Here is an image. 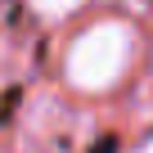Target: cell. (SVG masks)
Returning <instances> with one entry per match:
<instances>
[{"label": "cell", "mask_w": 153, "mask_h": 153, "mask_svg": "<svg viewBox=\"0 0 153 153\" xmlns=\"http://www.w3.org/2000/svg\"><path fill=\"white\" fill-rule=\"evenodd\" d=\"M135 27L122 18H104L95 27H86L81 36L72 41L68 59H63V76L72 90H108L117 86L131 59H135Z\"/></svg>", "instance_id": "6da1fadb"}, {"label": "cell", "mask_w": 153, "mask_h": 153, "mask_svg": "<svg viewBox=\"0 0 153 153\" xmlns=\"http://www.w3.org/2000/svg\"><path fill=\"white\" fill-rule=\"evenodd\" d=\"M27 5H32L41 18H63V14H72V9H81L86 0H27Z\"/></svg>", "instance_id": "7a4b0ae2"}]
</instances>
